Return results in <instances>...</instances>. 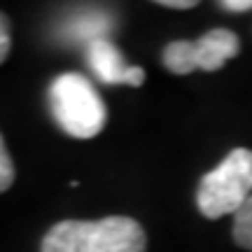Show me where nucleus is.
<instances>
[{"label":"nucleus","instance_id":"obj_6","mask_svg":"<svg viewBox=\"0 0 252 252\" xmlns=\"http://www.w3.org/2000/svg\"><path fill=\"white\" fill-rule=\"evenodd\" d=\"M163 65H166V70L175 72V75H189V72L198 70L194 42L178 40V42L166 45V49H163Z\"/></svg>","mask_w":252,"mask_h":252},{"label":"nucleus","instance_id":"obj_4","mask_svg":"<svg viewBox=\"0 0 252 252\" xmlns=\"http://www.w3.org/2000/svg\"><path fill=\"white\" fill-rule=\"evenodd\" d=\"M89 63L94 72L98 75L105 84H128V87H140L145 82V70L140 65H128L119 49L105 37L91 40L89 45Z\"/></svg>","mask_w":252,"mask_h":252},{"label":"nucleus","instance_id":"obj_10","mask_svg":"<svg viewBox=\"0 0 252 252\" xmlns=\"http://www.w3.org/2000/svg\"><path fill=\"white\" fill-rule=\"evenodd\" d=\"M220 7L229 12H245V9H252V0H222Z\"/></svg>","mask_w":252,"mask_h":252},{"label":"nucleus","instance_id":"obj_2","mask_svg":"<svg viewBox=\"0 0 252 252\" xmlns=\"http://www.w3.org/2000/svg\"><path fill=\"white\" fill-rule=\"evenodd\" d=\"M252 196V150L236 147L222 163L203 175L196 191V206L208 220L236 215Z\"/></svg>","mask_w":252,"mask_h":252},{"label":"nucleus","instance_id":"obj_5","mask_svg":"<svg viewBox=\"0 0 252 252\" xmlns=\"http://www.w3.org/2000/svg\"><path fill=\"white\" fill-rule=\"evenodd\" d=\"M196 52V68L206 72H215L224 65L229 59L238 56L241 52V40L236 33L226 28H213L206 35H201L194 42Z\"/></svg>","mask_w":252,"mask_h":252},{"label":"nucleus","instance_id":"obj_9","mask_svg":"<svg viewBox=\"0 0 252 252\" xmlns=\"http://www.w3.org/2000/svg\"><path fill=\"white\" fill-rule=\"evenodd\" d=\"M9 47H12V40H9V19L0 12V63L7 59Z\"/></svg>","mask_w":252,"mask_h":252},{"label":"nucleus","instance_id":"obj_7","mask_svg":"<svg viewBox=\"0 0 252 252\" xmlns=\"http://www.w3.org/2000/svg\"><path fill=\"white\" fill-rule=\"evenodd\" d=\"M234 241L241 245L243 250L252 252V196L236 210V215H234Z\"/></svg>","mask_w":252,"mask_h":252},{"label":"nucleus","instance_id":"obj_3","mask_svg":"<svg viewBox=\"0 0 252 252\" xmlns=\"http://www.w3.org/2000/svg\"><path fill=\"white\" fill-rule=\"evenodd\" d=\"M49 100L56 122L68 135L77 140H89L103 131L108 112L98 91L91 87L87 77L77 72H65L56 77L49 89Z\"/></svg>","mask_w":252,"mask_h":252},{"label":"nucleus","instance_id":"obj_11","mask_svg":"<svg viewBox=\"0 0 252 252\" xmlns=\"http://www.w3.org/2000/svg\"><path fill=\"white\" fill-rule=\"evenodd\" d=\"M159 5L173 7V9H189V7L196 5V0H159Z\"/></svg>","mask_w":252,"mask_h":252},{"label":"nucleus","instance_id":"obj_8","mask_svg":"<svg viewBox=\"0 0 252 252\" xmlns=\"http://www.w3.org/2000/svg\"><path fill=\"white\" fill-rule=\"evenodd\" d=\"M12 182H14V163L9 159L5 140H2V135H0V194L7 191V189L12 187Z\"/></svg>","mask_w":252,"mask_h":252},{"label":"nucleus","instance_id":"obj_1","mask_svg":"<svg viewBox=\"0 0 252 252\" xmlns=\"http://www.w3.org/2000/svg\"><path fill=\"white\" fill-rule=\"evenodd\" d=\"M147 236L131 217H105L96 222L65 220L42 238V252H145Z\"/></svg>","mask_w":252,"mask_h":252}]
</instances>
